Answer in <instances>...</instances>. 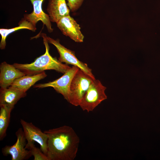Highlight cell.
<instances>
[{
	"label": "cell",
	"mask_w": 160,
	"mask_h": 160,
	"mask_svg": "<svg viewBox=\"0 0 160 160\" xmlns=\"http://www.w3.org/2000/svg\"><path fill=\"white\" fill-rule=\"evenodd\" d=\"M48 136L49 160H73L76 157L79 138L71 127L64 125L44 131Z\"/></svg>",
	"instance_id": "obj_1"
},
{
	"label": "cell",
	"mask_w": 160,
	"mask_h": 160,
	"mask_svg": "<svg viewBox=\"0 0 160 160\" xmlns=\"http://www.w3.org/2000/svg\"><path fill=\"white\" fill-rule=\"evenodd\" d=\"M41 36L43 38L45 47V53L36 58L31 63H15L13 65L27 75L36 74L49 70H54L64 73L71 67L67 64L63 63L56 58L53 57L50 55L47 36L43 33L41 34Z\"/></svg>",
	"instance_id": "obj_2"
},
{
	"label": "cell",
	"mask_w": 160,
	"mask_h": 160,
	"mask_svg": "<svg viewBox=\"0 0 160 160\" xmlns=\"http://www.w3.org/2000/svg\"><path fill=\"white\" fill-rule=\"evenodd\" d=\"M95 79L79 68L71 82L68 102L74 106H79L86 91Z\"/></svg>",
	"instance_id": "obj_3"
},
{
	"label": "cell",
	"mask_w": 160,
	"mask_h": 160,
	"mask_svg": "<svg viewBox=\"0 0 160 160\" xmlns=\"http://www.w3.org/2000/svg\"><path fill=\"white\" fill-rule=\"evenodd\" d=\"M106 88L99 80L92 83L79 105L82 109L88 112L92 111L103 100L107 99L105 91Z\"/></svg>",
	"instance_id": "obj_4"
},
{
	"label": "cell",
	"mask_w": 160,
	"mask_h": 160,
	"mask_svg": "<svg viewBox=\"0 0 160 160\" xmlns=\"http://www.w3.org/2000/svg\"><path fill=\"white\" fill-rule=\"evenodd\" d=\"M48 42L53 45L56 48L60 55L58 60L66 64H71L77 67L94 79H95L92 70L87 65L79 60L76 57L74 51L65 47L60 42L58 39H54L47 36Z\"/></svg>",
	"instance_id": "obj_5"
},
{
	"label": "cell",
	"mask_w": 160,
	"mask_h": 160,
	"mask_svg": "<svg viewBox=\"0 0 160 160\" xmlns=\"http://www.w3.org/2000/svg\"><path fill=\"white\" fill-rule=\"evenodd\" d=\"M79 68L73 66L59 78L52 81L35 85L34 88L53 87L57 92L61 94L68 102L71 82L75 74Z\"/></svg>",
	"instance_id": "obj_6"
},
{
	"label": "cell",
	"mask_w": 160,
	"mask_h": 160,
	"mask_svg": "<svg viewBox=\"0 0 160 160\" xmlns=\"http://www.w3.org/2000/svg\"><path fill=\"white\" fill-rule=\"evenodd\" d=\"M17 140L12 145H6L2 148L4 155H10L12 160H24L29 159L32 155L30 150L25 148L26 139L22 129L19 128L15 133Z\"/></svg>",
	"instance_id": "obj_7"
},
{
	"label": "cell",
	"mask_w": 160,
	"mask_h": 160,
	"mask_svg": "<svg viewBox=\"0 0 160 160\" xmlns=\"http://www.w3.org/2000/svg\"><path fill=\"white\" fill-rule=\"evenodd\" d=\"M20 123L27 141V144L37 143L40 145L41 150L47 156L48 139L47 134L44 132H43L31 122H27L21 119Z\"/></svg>",
	"instance_id": "obj_8"
},
{
	"label": "cell",
	"mask_w": 160,
	"mask_h": 160,
	"mask_svg": "<svg viewBox=\"0 0 160 160\" xmlns=\"http://www.w3.org/2000/svg\"><path fill=\"white\" fill-rule=\"evenodd\" d=\"M57 27L64 35L77 42H82L84 36L79 25L70 15L63 17L56 23Z\"/></svg>",
	"instance_id": "obj_9"
},
{
	"label": "cell",
	"mask_w": 160,
	"mask_h": 160,
	"mask_svg": "<svg viewBox=\"0 0 160 160\" xmlns=\"http://www.w3.org/2000/svg\"><path fill=\"white\" fill-rule=\"evenodd\" d=\"M33 6V10L29 14H25L24 18L36 27L38 22L41 21L45 25L49 33L53 31L48 15L46 14L42 9V4L44 0H30Z\"/></svg>",
	"instance_id": "obj_10"
},
{
	"label": "cell",
	"mask_w": 160,
	"mask_h": 160,
	"mask_svg": "<svg viewBox=\"0 0 160 160\" xmlns=\"http://www.w3.org/2000/svg\"><path fill=\"white\" fill-rule=\"evenodd\" d=\"M0 86L1 89L10 87L16 79L26 75L25 73L6 62L2 63L0 65Z\"/></svg>",
	"instance_id": "obj_11"
},
{
	"label": "cell",
	"mask_w": 160,
	"mask_h": 160,
	"mask_svg": "<svg viewBox=\"0 0 160 160\" xmlns=\"http://www.w3.org/2000/svg\"><path fill=\"white\" fill-rule=\"evenodd\" d=\"M47 10L51 22L56 23L63 17L70 15L65 0H49Z\"/></svg>",
	"instance_id": "obj_12"
},
{
	"label": "cell",
	"mask_w": 160,
	"mask_h": 160,
	"mask_svg": "<svg viewBox=\"0 0 160 160\" xmlns=\"http://www.w3.org/2000/svg\"><path fill=\"white\" fill-rule=\"evenodd\" d=\"M26 95V92L10 86L5 89L0 88V105L14 107L18 100Z\"/></svg>",
	"instance_id": "obj_13"
},
{
	"label": "cell",
	"mask_w": 160,
	"mask_h": 160,
	"mask_svg": "<svg viewBox=\"0 0 160 160\" xmlns=\"http://www.w3.org/2000/svg\"><path fill=\"white\" fill-rule=\"evenodd\" d=\"M47 76L44 71L33 75H26L15 79L10 86L26 92L36 82Z\"/></svg>",
	"instance_id": "obj_14"
},
{
	"label": "cell",
	"mask_w": 160,
	"mask_h": 160,
	"mask_svg": "<svg viewBox=\"0 0 160 160\" xmlns=\"http://www.w3.org/2000/svg\"><path fill=\"white\" fill-rule=\"evenodd\" d=\"M26 29L35 32L36 29V27L34 26L30 22L24 18L19 23V25L10 29L1 28L0 34L1 38L0 43V48L1 49H4L6 46V39L8 35L17 30Z\"/></svg>",
	"instance_id": "obj_15"
},
{
	"label": "cell",
	"mask_w": 160,
	"mask_h": 160,
	"mask_svg": "<svg viewBox=\"0 0 160 160\" xmlns=\"http://www.w3.org/2000/svg\"><path fill=\"white\" fill-rule=\"evenodd\" d=\"M0 107V140L1 141L7 135L11 113L14 107L5 105H1Z\"/></svg>",
	"instance_id": "obj_16"
},
{
	"label": "cell",
	"mask_w": 160,
	"mask_h": 160,
	"mask_svg": "<svg viewBox=\"0 0 160 160\" xmlns=\"http://www.w3.org/2000/svg\"><path fill=\"white\" fill-rule=\"evenodd\" d=\"M25 148L29 149L34 160H49L47 155L44 154L41 150L36 147L34 143L26 144Z\"/></svg>",
	"instance_id": "obj_17"
},
{
	"label": "cell",
	"mask_w": 160,
	"mask_h": 160,
	"mask_svg": "<svg viewBox=\"0 0 160 160\" xmlns=\"http://www.w3.org/2000/svg\"><path fill=\"white\" fill-rule=\"evenodd\" d=\"M67 4L70 10L74 12L78 9L84 0H67Z\"/></svg>",
	"instance_id": "obj_18"
}]
</instances>
